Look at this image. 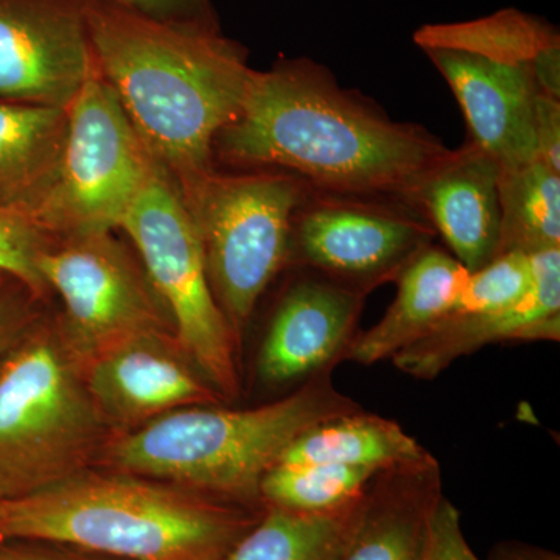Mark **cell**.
Here are the masks:
<instances>
[{"instance_id": "obj_1", "label": "cell", "mask_w": 560, "mask_h": 560, "mask_svg": "<svg viewBox=\"0 0 560 560\" xmlns=\"http://www.w3.org/2000/svg\"><path fill=\"white\" fill-rule=\"evenodd\" d=\"M215 147L232 164L290 173L311 189L405 201L451 151L311 60L254 70L241 113Z\"/></svg>"}, {"instance_id": "obj_2", "label": "cell", "mask_w": 560, "mask_h": 560, "mask_svg": "<svg viewBox=\"0 0 560 560\" xmlns=\"http://www.w3.org/2000/svg\"><path fill=\"white\" fill-rule=\"evenodd\" d=\"M98 73L151 158L178 189L213 171L221 131L241 113L254 70L213 25L153 20L83 0Z\"/></svg>"}, {"instance_id": "obj_3", "label": "cell", "mask_w": 560, "mask_h": 560, "mask_svg": "<svg viewBox=\"0 0 560 560\" xmlns=\"http://www.w3.org/2000/svg\"><path fill=\"white\" fill-rule=\"evenodd\" d=\"M264 512L86 467L0 500V539L57 541L117 560H224Z\"/></svg>"}, {"instance_id": "obj_4", "label": "cell", "mask_w": 560, "mask_h": 560, "mask_svg": "<svg viewBox=\"0 0 560 560\" xmlns=\"http://www.w3.org/2000/svg\"><path fill=\"white\" fill-rule=\"evenodd\" d=\"M326 370L282 399L226 410L194 405L167 412L102 448L106 467L248 508H265L260 482L304 431L360 411Z\"/></svg>"}, {"instance_id": "obj_5", "label": "cell", "mask_w": 560, "mask_h": 560, "mask_svg": "<svg viewBox=\"0 0 560 560\" xmlns=\"http://www.w3.org/2000/svg\"><path fill=\"white\" fill-rule=\"evenodd\" d=\"M109 433L60 334L40 331L0 366V499L86 469Z\"/></svg>"}, {"instance_id": "obj_6", "label": "cell", "mask_w": 560, "mask_h": 560, "mask_svg": "<svg viewBox=\"0 0 560 560\" xmlns=\"http://www.w3.org/2000/svg\"><path fill=\"white\" fill-rule=\"evenodd\" d=\"M178 187V186H176ZM308 186L280 171H215L179 189L213 296L242 340L261 294L287 267L291 224Z\"/></svg>"}, {"instance_id": "obj_7", "label": "cell", "mask_w": 560, "mask_h": 560, "mask_svg": "<svg viewBox=\"0 0 560 560\" xmlns=\"http://www.w3.org/2000/svg\"><path fill=\"white\" fill-rule=\"evenodd\" d=\"M167 311L176 341L221 399L241 393V340L213 296L200 238L175 180L160 164L121 220Z\"/></svg>"}, {"instance_id": "obj_8", "label": "cell", "mask_w": 560, "mask_h": 560, "mask_svg": "<svg viewBox=\"0 0 560 560\" xmlns=\"http://www.w3.org/2000/svg\"><path fill=\"white\" fill-rule=\"evenodd\" d=\"M66 113L68 132L57 179L32 221L38 230L65 237L113 232L158 162L97 69Z\"/></svg>"}, {"instance_id": "obj_9", "label": "cell", "mask_w": 560, "mask_h": 560, "mask_svg": "<svg viewBox=\"0 0 560 560\" xmlns=\"http://www.w3.org/2000/svg\"><path fill=\"white\" fill-rule=\"evenodd\" d=\"M38 271L65 304L60 337L79 370L125 342L175 337V329L145 271L110 232L68 235L47 245Z\"/></svg>"}, {"instance_id": "obj_10", "label": "cell", "mask_w": 560, "mask_h": 560, "mask_svg": "<svg viewBox=\"0 0 560 560\" xmlns=\"http://www.w3.org/2000/svg\"><path fill=\"white\" fill-rule=\"evenodd\" d=\"M436 232L411 202L308 187L291 224L289 265L371 293L396 282Z\"/></svg>"}, {"instance_id": "obj_11", "label": "cell", "mask_w": 560, "mask_h": 560, "mask_svg": "<svg viewBox=\"0 0 560 560\" xmlns=\"http://www.w3.org/2000/svg\"><path fill=\"white\" fill-rule=\"evenodd\" d=\"M97 69L83 0H0V98L68 109Z\"/></svg>"}, {"instance_id": "obj_12", "label": "cell", "mask_w": 560, "mask_h": 560, "mask_svg": "<svg viewBox=\"0 0 560 560\" xmlns=\"http://www.w3.org/2000/svg\"><path fill=\"white\" fill-rule=\"evenodd\" d=\"M342 560H480L464 539L459 512L445 499L434 456L372 478Z\"/></svg>"}, {"instance_id": "obj_13", "label": "cell", "mask_w": 560, "mask_h": 560, "mask_svg": "<svg viewBox=\"0 0 560 560\" xmlns=\"http://www.w3.org/2000/svg\"><path fill=\"white\" fill-rule=\"evenodd\" d=\"M280 298L257 355L268 386L307 382L341 363L370 293L304 270Z\"/></svg>"}, {"instance_id": "obj_14", "label": "cell", "mask_w": 560, "mask_h": 560, "mask_svg": "<svg viewBox=\"0 0 560 560\" xmlns=\"http://www.w3.org/2000/svg\"><path fill=\"white\" fill-rule=\"evenodd\" d=\"M80 372L113 434L127 433L179 408L219 405L221 399L171 337L125 342Z\"/></svg>"}, {"instance_id": "obj_15", "label": "cell", "mask_w": 560, "mask_h": 560, "mask_svg": "<svg viewBox=\"0 0 560 560\" xmlns=\"http://www.w3.org/2000/svg\"><path fill=\"white\" fill-rule=\"evenodd\" d=\"M534 283L515 304L495 311L451 312L390 359L397 370L433 381L456 360L499 342L559 341L560 248L529 254Z\"/></svg>"}, {"instance_id": "obj_16", "label": "cell", "mask_w": 560, "mask_h": 560, "mask_svg": "<svg viewBox=\"0 0 560 560\" xmlns=\"http://www.w3.org/2000/svg\"><path fill=\"white\" fill-rule=\"evenodd\" d=\"M423 51L455 94L469 142L495 158L500 167L537 160L536 105L544 91L533 69L467 51Z\"/></svg>"}, {"instance_id": "obj_17", "label": "cell", "mask_w": 560, "mask_h": 560, "mask_svg": "<svg viewBox=\"0 0 560 560\" xmlns=\"http://www.w3.org/2000/svg\"><path fill=\"white\" fill-rule=\"evenodd\" d=\"M500 164L467 140L434 165L408 201L470 272L500 254Z\"/></svg>"}, {"instance_id": "obj_18", "label": "cell", "mask_w": 560, "mask_h": 560, "mask_svg": "<svg viewBox=\"0 0 560 560\" xmlns=\"http://www.w3.org/2000/svg\"><path fill=\"white\" fill-rule=\"evenodd\" d=\"M470 271L448 250L430 245L397 276V296L372 329L359 331L342 361L371 364L393 359L455 308Z\"/></svg>"}, {"instance_id": "obj_19", "label": "cell", "mask_w": 560, "mask_h": 560, "mask_svg": "<svg viewBox=\"0 0 560 560\" xmlns=\"http://www.w3.org/2000/svg\"><path fill=\"white\" fill-rule=\"evenodd\" d=\"M68 113L0 101V208L32 220L57 179Z\"/></svg>"}, {"instance_id": "obj_20", "label": "cell", "mask_w": 560, "mask_h": 560, "mask_svg": "<svg viewBox=\"0 0 560 560\" xmlns=\"http://www.w3.org/2000/svg\"><path fill=\"white\" fill-rule=\"evenodd\" d=\"M420 49L467 51L536 73L541 91L560 98V36L540 18L506 9L490 16L452 24H429L415 33Z\"/></svg>"}, {"instance_id": "obj_21", "label": "cell", "mask_w": 560, "mask_h": 560, "mask_svg": "<svg viewBox=\"0 0 560 560\" xmlns=\"http://www.w3.org/2000/svg\"><path fill=\"white\" fill-rule=\"evenodd\" d=\"M431 456L396 420L360 410L304 431L279 463L335 464L378 474Z\"/></svg>"}, {"instance_id": "obj_22", "label": "cell", "mask_w": 560, "mask_h": 560, "mask_svg": "<svg viewBox=\"0 0 560 560\" xmlns=\"http://www.w3.org/2000/svg\"><path fill=\"white\" fill-rule=\"evenodd\" d=\"M366 492L319 514L265 506L260 521L224 560H342L363 517Z\"/></svg>"}, {"instance_id": "obj_23", "label": "cell", "mask_w": 560, "mask_h": 560, "mask_svg": "<svg viewBox=\"0 0 560 560\" xmlns=\"http://www.w3.org/2000/svg\"><path fill=\"white\" fill-rule=\"evenodd\" d=\"M499 198L500 254L560 248V173L539 160L500 167Z\"/></svg>"}, {"instance_id": "obj_24", "label": "cell", "mask_w": 560, "mask_h": 560, "mask_svg": "<svg viewBox=\"0 0 560 560\" xmlns=\"http://www.w3.org/2000/svg\"><path fill=\"white\" fill-rule=\"evenodd\" d=\"M375 471L318 463H278L260 482L264 506L319 514L346 506L366 492Z\"/></svg>"}, {"instance_id": "obj_25", "label": "cell", "mask_w": 560, "mask_h": 560, "mask_svg": "<svg viewBox=\"0 0 560 560\" xmlns=\"http://www.w3.org/2000/svg\"><path fill=\"white\" fill-rule=\"evenodd\" d=\"M534 283L529 254L503 253L478 271L470 272L452 312L495 311L521 301Z\"/></svg>"}, {"instance_id": "obj_26", "label": "cell", "mask_w": 560, "mask_h": 560, "mask_svg": "<svg viewBox=\"0 0 560 560\" xmlns=\"http://www.w3.org/2000/svg\"><path fill=\"white\" fill-rule=\"evenodd\" d=\"M47 243L44 232L22 213L0 208V272L43 293L47 289L38 271V257Z\"/></svg>"}, {"instance_id": "obj_27", "label": "cell", "mask_w": 560, "mask_h": 560, "mask_svg": "<svg viewBox=\"0 0 560 560\" xmlns=\"http://www.w3.org/2000/svg\"><path fill=\"white\" fill-rule=\"evenodd\" d=\"M109 2L153 20L217 27L209 0H109Z\"/></svg>"}, {"instance_id": "obj_28", "label": "cell", "mask_w": 560, "mask_h": 560, "mask_svg": "<svg viewBox=\"0 0 560 560\" xmlns=\"http://www.w3.org/2000/svg\"><path fill=\"white\" fill-rule=\"evenodd\" d=\"M536 153L537 160L560 173V98L544 92L536 105Z\"/></svg>"}, {"instance_id": "obj_29", "label": "cell", "mask_w": 560, "mask_h": 560, "mask_svg": "<svg viewBox=\"0 0 560 560\" xmlns=\"http://www.w3.org/2000/svg\"><path fill=\"white\" fill-rule=\"evenodd\" d=\"M0 560H117L77 550L57 541L0 539Z\"/></svg>"}, {"instance_id": "obj_30", "label": "cell", "mask_w": 560, "mask_h": 560, "mask_svg": "<svg viewBox=\"0 0 560 560\" xmlns=\"http://www.w3.org/2000/svg\"><path fill=\"white\" fill-rule=\"evenodd\" d=\"M489 560H560L558 552L534 547L517 540H504L493 545Z\"/></svg>"}, {"instance_id": "obj_31", "label": "cell", "mask_w": 560, "mask_h": 560, "mask_svg": "<svg viewBox=\"0 0 560 560\" xmlns=\"http://www.w3.org/2000/svg\"><path fill=\"white\" fill-rule=\"evenodd\" d=\"M0 318H2V312H0Z\"/></svg>"}, {"instance_id": "obj_32", "label": "cell", "mask_w": 560, "mask_h": 560, "mask_svg": "<svg viewBox=\"0 0 560 560\" xmlns=\"http://www.w3.org/2000/svg\"><path fill=\"white\" fill-rule=\"evenodd\" d=\"M0 500H2V499H0Z\"/></svg>"}]
</instances>
